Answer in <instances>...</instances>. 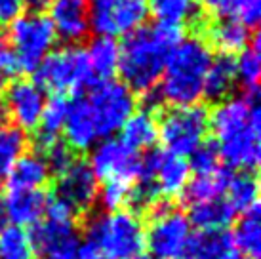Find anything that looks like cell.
<instances>
[{
    "mask_svg": "<svg viewBox=\"0 0 261 259\" xmlns=\"http://www.w3.org/2000/svg\"><path fill=\"white\" fill-rule=\"evenodd\" d=\"M191 168L183 157H175L166 151H151L141 157V172L138 179H151L159 194L174 198L183 194L189 183Z\"/></svg>",
    "mask_w": 261,
    "mask_h": 259,
    "instance_id": "cell-12",
    "label": "cell"
},
{
    "mask_svg": "<svg viewBox=\"0 0 261 259\" xmlns=\"http://www.w3.org/2000/svg\"><path fill=\"white\" fill-rule=\"evenodd\" d=\"M67 109H69V101L65 99V95H56L50 101H46L42 116H40V124L37 128V147L40 152H44L48 147L59 141Z\"/></svg>",
    "mask_w": 261,
    "mask_h": 259,
    "instance_id": "cell-25",
    "label": "cell"
},
{
    "mask_svg": "<svg viewBox=\"0 0 261 259\" xmlns=\"http://www.w3.org/2000/svg\"><path fill=\"white\" fill-rule=\"evenodd\" d=\"M23 0H0V27L10 25L17 15H21Z\"/></svg>",
    "mask_w": 261,
    "mask_h": 259,
    "instance_id": "cell-39",
    "label": "cell"
},
{
    "mask_svg": "<svg viewBox=\"0 0 261 259\" xmlns=\"http://www.w3.org/2000/svg\"><path fill=\"white\" fill-rule=\"evenodd\" d=\"M8 40L19 72H35L42 59L54 50L58 35L51 27L48 15L42 12H29L17 15L10 23Z\"/></svg>",
    "mask_w": 261,
    "mask_h": 259,
    "instance_id": "cell-6",
    "label": "cell"
},
{
    "mask_svg": "<svg viewBox=\"0 0 261 259\" xmlns=\"http://www.w3.org/2000/svg\"><path fill=\"white\" fill-rule=\"evenodd\" d=\"M27 137L19 128L0 122V181L6 179L8 172L25 152Z\"/></svg>",
    "mask_w": 261,
    "mask_h": 259,
    "instance_id": "cell-31",
    "label": "cell"
},
{
    "mask_svg": "<svg viewBox=\"0 0 261 259\" xmlns=\"http://www.w3.org/2000/svg\"><path fill=\"white\" fill-rule=\"evenodd\" d=\"M219 162H221V157H219V152H218V147L214 143H206V141H204L198 149L193 151L189 168H191L196 175H202V173L216 172L218 168H221Z\"/></svg>",
    "mask_w": 261,
    "mask_h": 259,
    "instance_id": "cell-35",
    "label": "cell"
},
{
    "mask_svg": "<svg viewBox=\"0 0 261 259\" xmlns=\"http://www.w3.org/2000/svg\"><path fill=\"white\" fill-rule=\"evenodd\" d=\"M132 181L124 179H109L103 183V187L97 193V200L101 202V206L107 212H118L128 206L132 193Z\"/></svg>",
    "mask_w": 261,
    "mask_h": 259,
    "instance_id": "cell-34",
    "label": "cell"
},
{
    "mask_svg": "<svg viewBox=\"0 0 261 259\" xmlns=\"http://www.w3.org/2000/svg\"><path fill=\"white\" fill-rule=\"evenodd\" d=\"M86 59L94 79L111 80L118 72V59H120V44L109 36H95L88 44Z\"/></svg>",
    "mask_w": 261,
    "mask_h": 259,
    "instance_id": "cell-21",
    "label": "cell"
},
{
    "mask_svg": "<svg viewBox=\"0 0 261 259\" xmlns=\"http://www.w3.org/2000/svg\"><path fill=\"white\" fill-rule=\"evenodd\" d=\"M198 6V0H147V10L156 23L174 27H183V23L195 21Z\"/></svg>",
    "mask_w": 261,
    "mask_h": 259,
    "instance_id": "cell-29",
    "label": "cell"
},
{
    "mask_svg": "<svg viewBox=\"0 0 261 259\" xmlns=\"http://www.w3.org/2000/svg\"><path fill=\"white\" fill-rule=\"evenodd\" d=\"M134 259H152L151 255H143V253H141V255H138V257H134Z\"/></svg>",
    "mask_w": 261,
    "mask_h": 259,
    "instance_id": "cell-44",
    "label": "cell"
},
{
    "mask_svg": "<svg viewBox=\"0 0 261 259\" xmlns=\"http://www.w3.org/2000/svg\"><path fill=\"white\" fill-rule=\"evenodd\" d=\"M210 130V115L204 105L170 107L159 122V137L166 152L175 157H191L206 139Z\"/></svg>",
    "mask_w": 261,
    "mask_h": 259,
    "instance_id": "cell-7",
    "label": "cell"
},
{
    "mask_svg": "<svg viewBox=\"0 0 261 259\" xmlns=\"http://www.w3.org/2000/svg\"><path fill=\"white\" fill-rule=\"evenodd\" d=\"M84 240L111 259H134L143 253L145 229L136 212H105L88 223Z\"/></svg>",
    "mask_w": 261,
    "mask_h": 259,
    "instance_id": "cell-4",
    "label": "cell"
},
{
    "mask_svg": "<svg viewBox=\"0 0 261 259\" xmlns=\"http://www.w3.org/2000/svg\"><path fill=\"white\" fill-rule=\"evenodd\" d=\"M237 86V69L231 56H219L212 59L206 80H204V95L208 99H225Z\"/></svg>",
    "mask_w": 261,
    "mask_h": 259,
    "instance_id": "cell-26",
    "label": "cell"
},
{
    "mask_svg": "<svg viewBox=\"0 0 261 259\" xmlns=\"http://www.w3.org/2000/svg\"><path fill=\"white\" fill-rule=\"evenodd\" d=\"M90 168L97 179L134 181L141 172V154L120 137H107L92 147Z\"/></svg>",
    "mask_w": 261,
    "mask_h": 259,
    "instance_id": "cell-11",
    "label": "cell"
},
{
    "mask_svg": "<svg viewBox=\"0 0 261 259\" xmlns=\"http://www.w3.org/2000/svg\"><path fill=\"white\" fill-rule=\"evenodd\" d=\"M219 259H244V255H242V253L234 248V244H232V246H229L223 253H221V257Z\"/></svg>",
    "mask_w": 261,
    "mask_h": 259,
    "instance_id": "cell-42",
    "label": "cell"
},
{
    "mask_svg": "<svg viewBox=\"0 0 261 259\" xmlns=\"http://www.w3.org/2000/svg\"><path fill=\"white\" fill-rule=\"evenodd\" d=\"M35 82L56 95L82 92L95 82L86 59V51L76 46L51 50L35 71Z\"/></svg>",
    "mask_w": 261,
    "mask_h": 259,
    "instance_id": "cell-5",
    "label": "cell"
},
{
    "mask_svg": "<svg viewBox=\"0 0 261 259\" xmlns=\"http://www.w3.org/2000/svg\"><path fill=\"white\" fill-rule=\"evenodd\" d=\"M50 179V168L38 152L21 154L6 175L8 191H42Z\"/></svg>",
    "mask_w": 261,
    "mask_h": 259,
    "instance_id": "cell-19",
    "label": "cell"
},
{
    "mask_svg": "<svg viewBox=\"0 0 261 259\" xmlns=\"http://www.w3.org/2000/svg\"><path fill=\"white\" fill-rule=\"evenodd\" d=\"M214 145L225 164L252 172L259 164L261 115L257 90L221 101L210 116Z\"/></svg>",
    "mask_w": 261,
    "mask_h": 259,
    "instance_id": "cell-1",
    "label": "cell"
},
{
    "mask_svg": "<svg viewBox=\"0 0 261 259\" xmlns=\"http://www.w3.org/2000/svg\"><path fill=\"white\" fill-rule=\"evenodd\" d=\"M6 116L12 120V126L25 130H37L40 124L46 95L44 90L33 80H15L4 92L2 99Z\"/></svg>",
    "mask_w": 261,
    "mask_h": 259,
    "instance_id": "cell-13",
    "label": "cell"
},
{
    "mask_svg": "<svg viewBox=\"0 0 261 259\" xmlns=\"http://www.w3.org/2000/svg\"><path fill=\"white\" fill-rule=\"evenodd\" d=\"M120 139L136 151L151 149L159 139V120L151 111H136L120 130Z\"/></svg>",
    "mask_w": 261,
    "mask_h": 259,
    "instance_id": "cell-23",
    "label": "cell"
},
{
    "mask_svg": "<svg viewBox=\"0 0 261 259\" xmlns=\"http://www.w3.org/2000/svg\"><path fill=\"white\" fill-rule=\"evenodd\" d=\"M261 17V0H232L231 19H237L248 29H254Z\"/></svg>",
    "mask_w": 261,
    "mask_h": 259,
    "instance_id": "cell-37",
    "label": "cell"
},
{
    "mask_svg": "<svg viewBox=\"0 0 261 259\" xmlns=\"http://www.w3.org/2000/svg\"><path fill=\"white\" fill-rule=\"evenodd\" d=\"M234 69H237V82H240L246 92L257 90L261 76V56L257 38H254L240 51L239 59H234Z\"/></svg>",
    "mask_w": 261,
    "mask_h": 259,
    "instance_id": "cell-33",
    "label": "cell"
},
{
    "mask_svg": "<svg viewBox=\"0 0 261 259\" xmlns=\"http://www.w3.org/2000/svg\"><path fill=\"white\" fill-rule=\"evenodd\" d=\"M90 31L97 36H126L145 23L147 0H88Z\"/></svg>",
    "mask_w": 261,
    "mask_h": 259,
    "instance_id": "cell-10",
    "label": "cell"
},
{
    "mask_svg": "<svg viewBox=\"0 0 261 259\" xmlns=\"http://www.w3.org/2000/svg\"><path fill=\"white\" fill-rule=\"evenodd\" d=\"M237 212L229 206L225 198H216V200L198 202L191 204L189 212V221L191 225L198 227V230H225L232 223Z\"/></svg>",
    "mask_w": 261,
    "mask_h": 259,
    "instance_id": "cell-22",
    "label": "cell"
},
{
    "mask_svg": "<svg viewBox=\"0 0 261 259\" xmlns=\"http://www.w3.org/2000/svg\"><path fill=\"white\" fill-rule=\"evenodd\" d=\"M76 259H111V257L109 255H105L101 250H97L94 244H90V242H86V240H82V242H80Z\"/></svg>",
    "mask_w": 261,
    "mask_h": 259,
    "instance_id": "cell-40",
    "label": "cell"
},
{
    "mask_svg": "<svg viewBox=\"0 0 261 259\" xmlns=\"http://www.w3.org/2000/svg\"><path fill=\"white\" fill-rule=\"evenodd\" d=\"M183 40V29L174 25L139 27L120 44L118 72L134 94H147L159 86L170 51Z\"/></svg>",
    "mask_w": 261,
    "mask_h": 259,
    "instance_id": "cell-2",
    "label": "cell"
},
{
    "mask_svg": "<svg viewBox=\"0 0 261 259\" xmlns=\"http://www.w3.org/2000/svg\"><path fill=\"white\" fill-rule=\"evenodd\" d=\"M31 235L21 227L6 225L0 229V259H35Z\"/></svg>",
    "mask_w": 261,
    "mask_h": 259,
    "instance_id": "cell-32",
    "label": "cell"
},
{
    "mask_svg": "<svg viewBox=\"0 0 261 259\" xmlns=\"http://www.w3.org/2000/svg\"><path fill=\"white\" fill-rule=\"evenodd\" d=\"M208 46L221 51V56H232L242 51L252 42V33L246 25L237 19H218L208 25L206 29Z\"/></svg>",
    "mask_w": 261,
    "mask_h": 259,
    "instance_id": "cell-20",
    "label": "cell"
},
{
    "mask_svg": "<svg viewBox=\"0 0 261 259\" xmlns=\"http://www.w3.org/2000/svg\"><path fill=\"white\" fill-rule=\"evenodd\" d=\"M48 196L44 191H8L4 196L8 221L15 227H35L46 214Z\"/></svg>",
    "mask_w": 261,
    "mask_h": 259,
    "instance_id": "cell-18",
    "label": "cell"
},
{
    "mask_svg": "<svg viewBox=\"0 0 261 259\" xmlns=\"http://www.w3.org/2000/svg\"><path fill=\"white\" fill-rule=\"evenodd\" d=\"M15 72H19V67H17L14 51L8 46V42L0 40V86L6 82V79L14 76Z\"/></svg>",
    "mask_w": 261,
    "mask_h": 259,
    "instance_id": "cell-38",
    "label": "cell"
},
{
    "mask_svg": "<svg viewBox=\"0 0 261 259\" xmlns=\"http://www.w3.org/2000/svg\"><path fill=\"white\" fill-rule=\"evenodd\" d=\"M61 132L65 136V143L74 151H88L99 141L86 97H76L69 101V109H67Z\"/></svg>",
    "mask_w": 261,
    "mask_h": 259,
    "instance_id": "cell-17",
    "label": "cell"
},
{
    "mask_svg": "<svg viewBox=\"0 0 261 259\" xmlns=\"http://www.w3.org/2000/svg\"><path fill=\"white\" fill-rule=\"evenodd\" d=\"M38 154H42V159L46 160V164L50 168V172H56L59 175L61 172H65L69 166L73 164L74 159H73V149L69 147L67 143H54L51 147H48L44 152H38Z\"/></svg>",
    "mask_w": 261,
    "mask_h": 259,
    "instance_id": "cell-36",
    "label": "cell"
},
{
    "mask_svg": "<svg viewBox=\"0 0 261 259\" xmlns=\"http://www.w3.org/2000/svg\"><path fill=\"white\" fill-rule=\"evenodd\" d=\"M261 212L259 204L244 212L242 219L234 227L232 232V244L242 255L250 259H257L261 252Z\"/></svg>",
    "mask_w": 261,
    "mask_h": 259,
    "instance_id": "cell-28",
    "label": "cell"
},
{
    "mask_svg": "<svg viewBox=\"0 0 261 259\" xmlns=\"http://www.w3.org/2000/svg\"><path fill=\"white\" fill-rule=\"evenodd\" d=\"M189 217L166 202H156L151 208V225L145 232V244L152 259H179L191 238Z\"/></svg>",
    "mask_w": 261,
    "mask_h": 259,
    "instance_id": "cell-9",
    "label": "cell"
},
{
    "mask_svg": "<svg viewBox=\"0 0 261 259\" xmlns=\"http://www.w3.org/2000/svg\"><path fill=\"white\" fill-rule=\"evenodd\" d=\"M227 202L234 212H248L250 208H254L259 196V183L252 172H240L232 173L231 181L227 185Z\"/></svg>",
    "mask_w": 261,
    "mask_h": 259,
    "instance_id": "cell-30",
    "label": "cell"
},
{
    "mask_svg": "<svg viewBox=\"0 0 261 259\" xmlns=\"http://www.w3.org/2000/svg\"><path fill=\"white\" fill-rule=\"evenodd\" d=\"M8 223V216H6V206H4V196L0 194V229H4Z\"/></svg>",
    "mask_w": 261,
    "mask_h": 259,
    "instance_id": "cell-43",
    "label": "cell"
},
{
    "mask_svg": "<svg viewBox=\"0 0 261 259\" xmlns=\"http://www.w3.org/2000/svg\"><path fill=\"white\" fill-rule=\"evenodd\" d=\"M23 4H27L31 12H42L44 8H48L50 0H23Z\"/></svg>",
    "mask_w": 261,
    "mask_h": 259,
    "instance_id": "cell-41",
    "label": "cell"
},
{
    "mask_svg": "<svg viewBox=\"0 0 261 259\" xmlns=\"http://www.w3.org/2000/svg\"><path fill=\"white\" fill-rule=\"evenodd\" d=\"M214 54L206 40L198 36L183 38L170 51L160 76V97L172 107L195 105L204 95V80Z\"/></svg>",
    "mask_w": 261,
    "mask_h": 259,
    "instance_id": "cell-3",
    "label": "cell"
},
{
    "mask_svg": "<svg viewBox=\"0 0 261 259\" xmlns=\"http://www.w3.org/2000/svg\"><path fill=\"white\" fill-rule=\"evenodd\" d=\"M46 10L56 35L65 42L76 44L90 33L88 0H50Z\"/></svg>",
    "mask_w": 261,
    "mask_h": 259,
    "instance_id": "cell-16",
    "label": "cell"
},
{
    "mask_svg": "<svg viewBox=\"0 0 261 259\" xmlns=\"http://www.w3.org/2000/svg\"><path fill=\"white\" fill-rule=\"evenodd\" d=\"M232 172L229 168H218L216 172L202 173L196 175L195 179H189L187 187L183 191V196L189 204H198V202L216 200V198H223L227 185L231 181Z\"/></svg>",
    "mask_w": 261,
    "mask_h": 259,
    "instance_id": "cell-24",
    "label": "cell"
},
{
    "mask_svg": "<svg viewBox=\"0 0 261 259\" xmlns=\"http://www.w3.org/2000/svg\"><path fill=\"white\" fill-rule=\"evenodd\" d=\"M99 139L113 137L136 113V94L118 80H99L92 84L86 97Z\"/></svg>",
    "mask_w": 261,
    "mask_h": 259,
    "instance_id": "cell-8",
    "label": "cell"
},
{
    "mask_svg": "<svg viewBox=\"0 0 261 259\" xmlns=\"http://www.w3.org/2000/svg\"><path fill=\"white\" fill-rule=\"evenodd\" d=\"M229 246H232V237L227 230H198L191 235L179 259H219Z\"/></svg>",
    "mask_w": 261,
    "mask_h": 259,
    "instance_id": "cell-27",
    "label": "cell"
},
{
    "mask_svg": "<svg viewBox=\"0 0 261 259\" xmlns=\"http://www.w3.org/2000/svg\"><path fill=\"white\" fill-rule=\"evenodd\" d=\"M99 183L86 162H73L65 172L59 173L58 198L79 212H88L97 200Z\"/></svg>",
    "mask_w": 261,
    "mask_h": 259,
    "instance_id": "cell-15",
    "label": "cell"
},
{
    "mask_svg": "<svg viewBox=\"0 0 261 259\" xmlns=\"http://www.w3.org/2000/svg\"><path fill=\"white\" fill-rule=\"evenodd\" d=\"M31 242L35 252L44 259H76L80 248V232L74 221H40L35 225Z\"/></svg>",
    "mask_w": 261,
    "mask_h": 259,
    "instance_id": "cell-14",
    "label": "cell"
}]
</instances>
